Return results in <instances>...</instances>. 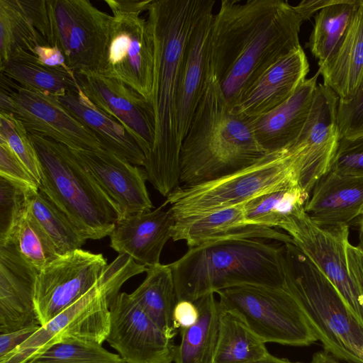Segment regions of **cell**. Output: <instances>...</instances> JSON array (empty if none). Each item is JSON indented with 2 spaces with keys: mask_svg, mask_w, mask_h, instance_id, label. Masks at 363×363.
<instances>
[{
  "mask_svg": "<svg viewBox=\"0 0 363 363\" xmlns=\"http://www.w3.org/2000/svg\"><path fill=\"white\" fill-rule=\"evenodd\" d=\"M304 21L282 0H222L213 16L210 71L234 107L273 63L301 48Z\"/></svg>",
  "mask_w": 363,
  "mask_h": 363,
  "instance_id": "6da1fadb",
  "label": "cell"
},
{
  "mask_svg": "<svg viewBox=\"0 0 363 363\" xmlns=\"http://www.w3.org/2000/svg\"><path fill=\"white\" fill-rule=\"evenodd\" d=\"M214 4L213 0H152L147 10L155 41V140L143 167L147 181L163 196L180 186L177 97L186 45L199 18Z\"/></svg>",
  "mask_w": 363,
  "mask_h": 363,
  "instance_id": "7a4b0ae2",
  "label": "cell"
},
{
  "mask_svg": "<svg viewBox=\"0 0 363 363\" xmlns=\"http://www.w3.org/2000/svg\"><path fill=\"white\" fill-rule=\"evenodd\" d=\"M267 154L255 138L247 118L229 105L210 71L182 144L180 186H192L234 173Z\"/></svg>",
  "mask_w": 363,
  "mask_h": 363,
  "instance_id": "3957f363",
  "label": "cell"
},
{
  "mask_svg": "<svg viewBox=\"0 0 363 363\" xmlns=\"http://www.w3.org/2000/svg\"><path fill=\"white\" fill-rule=\"evenodd\" d=\"M259 239L228 240L189 248L169 267L177 301L201 297L243 285L281 287L282 242Z\"/></svg>",
  "mask_w": 363,
  "mask_h": 363,
  "instance_id": "277c9868",
  "label": "cell"
},
{
  "mask_svg": "<svg viewBox=\"0 0 363 363\" xmlns=\"http://www.w3.org/2000/svg\"><path fill=\"white\" fill-rule=\"evenodd\" d=\"M284 286L297 301L324 350L338 360L363 363V327L330 280L294 244L282 243Z\"/></svg>",
  "mask_w": 363,
  "mask_h": 363,
  "instance_id": "5b68a950",
  "label": "cell"
},
{
  "mask_svg": "<svg viewBox=\"0 0 363 363\" xmlns=\"http://www.w3.org/2000/svg\"><path fill=\"white\" fill-rule=\"evenodd\" d=\"M28 134L40 164L39 190L85 240L110 235L117 213L72 150L48 137Z\"/></svg>",
  "mask_w": 363,
  "mask_h": 363,
  "instance_id": "8992f818",
  "label": "cell"
},
{
  "mask_svg": "<svg viewBox=\"0 0 363 363\" xmlns=\"http://www.w3.org/2000/svg\"><path fill=\"white\" fill-rule=\"evenodd\" d=\"M296 157L288 147L214 180L179 186L164 202L175 220L240 206L259 195L298 184Z\"/></svg>",
  "mask_w": 363,
  "mask_h": 363,
  "instance_id": "52a82bcc",
  "label": "cell"
},
{
  "mask_svg": "<svg viewBox=\"0 0 363 363\" xmlns=\"http://www.w3.org/2000/svg\"><path fill=\"white\" fill-rule=\"evenodd\" d=\"M128 280L126 267L121 257L106 266L97 283L86 294L33 333L0 363H31L53 345L77 341H106L109 306Z\"/></svg>",
  "mask_w": 363,
  "mask_h": 363,
  "instance_id": "ba28073f",
  "label": "cell"
},
{
  "mask_svg": "<svg viewBox=\"0 0 363 363\" xmlns=\"http://www.w3.org/2000/svg\"><path fill=\"white\" fill-rule=\"evenodd\" d=\"M216 294L220 308L238 313L264 343L303 347L318 340L303 309L284 285H243Z\"/></svg>",
  "mask_w": 363,
  "mask_h": 363,
  "instance_id": "9c48e42d",
  "label": "cell"
},
{
  "mask_svg": "<svg viewBox=\"0 0 363 363\" xmlns=\"http://www.w3.org/2000/svg\"><path fill=\"white\" fill-rule=\"evenodd\" d=\"M112 12L106 65L101 74L118 79L151 102L155 41L140 13L152 0H105Z\"/></svg>",
  "mask_w": 363,
  "mask_h": 363,
  "instance_id": "30bf717a",
  "label": "cell"
},
{
  "mask_svg": "<svg viewBox=\"0 0 363 363\" xmlns=\"http://www.w3.org/2000/svg\"><path fill=\"white\" fill-rule=\"evenodd\" d=\"M56 45L74 73H102L112 16L88 0H48Z\"/></svg>",
  "mask_w": 363,
  "mask_h": 363,
  "instance_id": "8fae6325",
  "label": "cell"
},
{
  "mask_svg": "<svg viewBox=\"0 0 363 363\" xmlns=\"http://www.w3.org/2000/svg\"><path fill=\"white\" fill-rule=\"evenodd\" d=\"M0 109L13 115L29 133L48 137L72 150L102 148L96 135L57 96L23 87L1 73Z\"/></svg>",
  "mask_w": 363,
  "mask_h": 363,
  "instance_id": "7c38bea8",
  "label": "cell"
},
{
  "mask_svg": "<svg viewBox=\"0 0 363 363\" xmlns=\"http://www.w3.org/2000/svg\"><path fill=\"white\" fill-rule=\"evenodd\" d=\"M282 230L334 284L352 316L363 327V296L347 267L349 225H317L304 209L294 215Z\"/></svg>",
  "mask_w": 363,
  "mask_h": 363,
  "instance_id": "4fadbf2b",
  "label": "cell"
},
{
  "mask_svg": "<svg viewBox=\"0 0 363 363\" xmlns=\"http://www.w3.org/2000/svg\"><path fill=\"white\" fill-rule=\"evenodd\" d=\"M107 265L101 254L79 249L60 256L38 272L34 302L40 325L91 289Z\"/></svg>",
  "mask_w": 363,
  "mask_h": 363,
  "instance_id": "5bb4252c",
  "label": "cell"
},
{
  "mask_svg": "<svg viewBox=\"0 0 363 363\" xmlns=\"http://www.w3.org/2000/svg\"><path fill=\"white\" fill-rule=\"evenodd\" d=\"M338 100L330 89L318 84L303 128L289 147L296 157L298 184L309 194L318 179L330 170L338 147Z\"/></svg>",
  "mask_w": 363,
  "mask_h": 363,
  "instance_id": "9a60e30c",
  "label": "cell"
},
{
  "mask_svg": "<svg viewBox=\"0 0 363 363\" xmlns=\"http://www.w3.org/2000/svg\"><path fill=\"white\" fill-rule=\"evenodd\" d=\"M106 341L126 363H172L176 345L130 294L119 293L109 306Z\"/></svg>",
  "mask_w": 363,
  "mask_h": 363,
  "instance_id": "2e32d148",
  "label": "cell"
},
{
  "mask_svg": "<svg viewBox=\"0 0 363 363\" xmlns=\"http://www.w3.org/2000/svg\"><path fill=\"white\" fill-rule=\"evenodd\" d=\"M74 75L86 98L124 126L146 157L155 140V116L152 103L125 83L101 73L78 72Z\"/></svg>",
  "mask_w": 363,
  "mask_h": 363,
  "instance_id": "e0dca14e",
  "label": "cell"
},
{
  "mask_svg": "<svg viewBox=\"0 0 363 363\" xmlns=\"http://www.w3.org/2000/svg\"><path fill=\"white\" fill-rule=\"evenodd\" d=\"M72 151L111 203L118 220L152 210L144 169L103 148Z\"/></svg>",
  "mask_w": 363,
  "mask_h": 363,
  "instance_id": "ac0fdd59",
  "label": "cell"
},
{
  "mask_svg": "<svg viewBox=\"0 0 363 363\" xmlns=\"http://www.w3.org/2000/svg\"><path fill=\"white\" fill-rule=\"evenodd\" d=\"M174 241L184 240L189 248L217 241L259 239L294 243L286 233L248 223L243 204L175 220L171 230Z\"/></svg>",
  "mask_w": 363,
  "mask_h": 363,
  "instance_id": "d6986e66",
  "label": "cell"
},
{
  "mask_svg": "<svg viewBox=\"0 0 363 363\" xmlns=\"http://www.w3.org/2000/svg\"><path fill=\"white\" fill-rule=\"evenodd\" d=\"M53 45L48 0H0V66L18 52Z\"/></svg>",
  "mask_w": 363,
  "mask_h": 363,
  "instance_id": "ffe728a7",
  "label": "cell"
},
{
  "mask_svg": "<svg viewBox=\"0 0 363 363\" xmlns=\"http://www.w3.org/2000/svg\"><path fill=\"white\" fill-rule=\"evenodd\" d=\"M38 272L12 241L0 244V333L39 323L34 302Z\"/></svg>",
  "mask_w": 363,
  "mask_h": 363,
  "instance_id": "44dd1931",
  "label": "cell"
},
{
  "mask_svg": "<svg viewBox=\"0 0 363 363\" xmlns=\"http://www.w3.org/2000/svg\"><path fill=\"white\" fill-rule=\"evenodd\" d=\"M213 7H210L196 23L184 51L177 97V132L182 143L203 96L209 75Z\"/></svg>",
  "mask_w": 363,
  "mask_h": 363,
  "instance_id": "7402d4cb",
  "label": "cell"
},
{
  "mask_svg": "<svg viewBox=\"0 0 363 363\" xmlns=\"http://www.w3.org/2000/svg\"><path fill=\"white\" fill-rule=\"evenodd\" d=\"M309 64L301 47L269 66L233 107L245 118L260 116L287 100L306 79Z\"/></svg>",
  "mask_w": 363,
  "mask_h": 363,
  "instance_id": "603a6c76",
  "label": "cell"
},
{
  "mask_svg": "<svg viewBox=\"0 0 363 363\" xmlns=\"http://www.w3.org/2000/svg\"><path fill=\"white\" fill-rule=\"evenodd\" d=\"M164 203L150 211L118 220L110 234L111 247L147 268L160 264L166 242L172 238L173 213Z\"/></svg>",
  "mask_w": 363,
  "mask_h": 363,
  "instance_id": "cb8c5ba5",
  "label": "cell"
},
{
  "mask_svg": "<svg viewBox=\"0 0 363 363\" xmlns=\"http://www.w3.org/2000/svg\"><path fill=\"white\" fill-rule=\"evenodd\" d=\"M319 74L318 70L272 111L247 118L255 138L267 153L286 149L298 138L310 112Z\"/></svg>",
  "mask_w": 363,
  "mask_h": 363,
  "instance_id": "d4e9b609",
  "label": "cell"
},
{
  "mask_svg": "<svg viewBox=\"0 0 363 363\" xmlns=\"http://www.w3.org/2000/svg\"><path fill=\"white\" fill-rule=\"evenodd\" d=\"M305 211L319 225H349L363 215V178L329 170L313 186Z\"/></svg>",
  "mask_w": 363,
  "mask_h": 363,
  "instance_id": "484cf974",
  "label": "cell"
},
{
  "mask_svg": "<svg viewBox=\"0 0 363 363\" xmlns=\"http://www.w3.org/2000/svg\"><path fill=\"white\" fill-rule=\"evenodd\" d=\"M318 72L340 100L351 99L363 84V0L340 45Z\"/></svg>",
  "mask_w": 363,
  "mask_h": 363,
  "instance_id": "4316f807",
  "label": "cell"
},
{
  "mask_svg": "<svg viewBox=\"0 0 363 363\" xmlns=\"http://www.w3.org/2000/svg\"><path fill=\"white\" fill-rule=\"evenodd\" d=\"M57 99L96 135L103 149L134 165L144 166L145 154L134 137L118 121L95 106L81 89Z\"/></svg>",
  "mask_w": 363,
  "mask_h": 363,
  "instance_id": "83f0119b",
  "label": "cell"
},
{
  "mask_svg": "<svg viewBox=\"0 0 363 363\" xmlns=\"http://www.w3.org/2000/svg\"><path fill=\"white\" fill-rule=\"evenodd\" d=\"M199 318L191 327L181 329V342L176 345L174 363H213L219 332L220 304L213 293L195 302Z\"/></svg>",
  "mask_w": 363,
  "mask_h": 363,
  "instance_id": "f1b7e54d",
  "label": "cell"
},
{
  "mask_svg": "<svg viewBox=\"0 0 363 363\" xmlns=\"http://www.w3.org/2000/svg\"><path fill=\"white\" fill-rule=\"evenodd\" d=\"M143 283L131 294L157 327L170 339L177 334L173 313L177 303L175 286L169 264L148 267Z\"/></svg>",
  "mask_w": 363,
  "mask_h": 363,
  "instance_id": "f546056e",
  "label": "cell"
},
{
  "mask_svg": "<svg viewBox=\"0 0 363 363\" xmlns=\"http://www.w3.org/2000/svg\"><path fill=\"white\" fill-rule=\"evenodd\" d=\"M0 71L23 87L57 97L80 89L74 72L47 67L27 52L13 55Z\"/></svg>",
  "mask_w": 363,
  "mask_h": 363,
  "instance_id": "4dcf8cb0",
  "label": "cell"
},
{
  "mask_svg": "<svg viewBox=\"0 0 363 363\" xmlns=\"http://www.w3.org/2000/svg\"><path fill=\"white\" fill-rule=\"evenodd\" d=\"M265 344L238 313L220 308L218 337L213 363L259 361L270 354Z\"/></svg>",
  "mask_w": 363,
  "mask_h": 363,
  "instance_id": "1f68e13d",
  "label": "cell"
},
{
  "mask_svg": "<svg viewBox=\"0 0 363 363\" xmlns=\"http://www.w3.org/2000/svg\"><path fill=\"white\" fill-rule=\"evenodd\" d=\"M360 3L361 0H334L315 14L306 47L318 60L319 67L340 45Z\"/></svg>",
  "mask_w": 363,
  "mask_h": 363,
  "instance_id": "d6a6232c",
  "label": "cell"
},
{
  "mask_svg": "<svg viewBox=\"0 0 363 363\" xmlns=\"http://www.w3.org/2000/svg\"><path fill=\"white\" fill-rule=\"evenodd\" d=\"M310 194L298 184L264 194L243 204L248 223L282 229L295 214L305 209Z\"/></svg>",
  "mask_w": 363,
  "mask_h": 363,
  "instance_id": "836d02e7",
  "label": "cell"
},
{
  "mask_svg": "<svg viewBox=\"0 0 363 363\" xmlns=\"http://www.w3.org/2000/svg\"><path fill=\"white\" fill-rule=\"evenodd\" d=\"M27 195L29 211L48 235L59 255L81 249L86 240L78 234L66 215L39 189H28Z\"/></svg>",
  "mask_w": 363,
  "mask_h": 363,
  "instance_id": "e575fe53",
  "label": "cell"
},
{
  "mask_svg": "<svg viewBox=\"0 0 363 363\" xmlns=\"http://www.w3.org/2000/svg\"><path fill=\"white\" fill-rule=\"evenodd\" d=\"M9 240L21 256L38 272L60 257L52 241L29 209Z\"/></svg>",
  "mask_w": 363,
  "mask_h": 363,
  "instance_id": "d590c367",
  "label": "cell"
},
{
  "mask_svg": "<svg viewBox=\"0 0 363 363\" xmlns=\"http://www.w3.org/2000/svg\"><path fill=\"white\" fill-rule=\"evenodd\" d=\"M31 363H126L118 354L94 342L58 343L48 347Z\"/></svg>",
  "mask_w": 363,
  "mask_h": 363,
  "instance_id": "8d00e7d4",
  "label": "cell"
},
{
  "mask_svg": "<svg viewBox=\"0 0 363 363\" xmlns=\"http://www.w3.org/2000/svg\"><path fill=\"white\" fill-rule=\"evenodd\" d=\"M28 190L0 177V244L11 238L28 213Z\"/></svg>",
  "mask_w": 363,
  "mask_h": 363,
  "instance_id": "74e56055",
  "label": "cell"
},
{
  "mask_svg": "<svg viewBox=\"0 0 363 363\" xmlns=\"http://www.w3.org/2000/svg\"><path fill=\"white\" fill-rule=\"evenodd\" d=\"M0 140L5 141L40 186L41 168L28 132L13 115L0 111Z\"/></svg>",
  "mask_w": 363,
  "mask_h": 363,
  "instance_id": "f35d334b",
  "label": "cell"
},
{
  "mask_svg": "<svg viewBox=\"0 0 363 363\" xmlns=\"http://www.w3.org/2000/svg\"><path fill=\"white\" fill-rule=\"evenodd\" d=\"M337 122L340 138L363 137V84L350 100H338Z\"/></svg>",
  "mask_w": 363,
  "mask_h": 363,
  "instance_id": "ab89813d",
  "label": "cell"
},
{
  "mask_svg": "<svg viewBox=\"0 0 363 363\" xmlns=\"http://www.w3.org/2000/svg\"><path fill=\"white\" fill-rule=\"evenodd\" d=\"M330 170L363 178V137L354 139L340 138Z\"/></svg>",
  "mask_w": 363,
  "mask_h": 363,
  "instance_id": "60d3db41",
  "label": "cell"
},
{
  "mask_svg": "<svg viewBox=\"0 0 363 363\" xmlns=\"http://www.w3.org/2000/svg\"><path fill=\"white\" fill-rule=\"evenodd\" d=\"M0 177L28 189H38L39 184L9 145L0 140Z\"/></svg>",
  "mask_w": 363,
  "mask_h": 363,
  "instance_id": "b9f144b4",
  "label": "cell"
},
{
  "mask_svg": "<svg viewBox=\"0 0 363 363\" xmlns=\"http://www.w3.org/2000/svg\"><path fill=\"white\" fill-rule=\"evenodd\" d=\"M40 326L39 323H33L18 330L0 333V358L7 355L23 344Z\"/></svg>",
  "mask_w": 363,
  "mask_h": 363,
  "instance_id": "7bdbcfd3",
  "label": "cell"
},
{
  "mask_svg": "<svg viewBox=\"0 0 363 363\" xmlns=\"http://www.w3.org/2000/svg\"><path fill=\"white\" fill-rule=\"evenodd\" d=\"M347 261L350 277L363 296V247L353 245L349 242Z\"/></svg>",
  "mask_w": 363,
  "mask_h": 363,
  "instance_id": "ee69618b",
  "label": "cell"
},
{
  "mask_svg": "<svg viewBox=\"0 0 363 363\" xmlns=\"http://www.w3.org/2000/svg\"><path fill=\"white\" fill-rule=\"evenodd\" d=\"M33 55L39 62L47 67L72 72L66 63L62 52L57 45L38 46L34 50Z\"/></svg>",
  "mask_w": 363,
  "mask_h": 363,
  "instance_id": "f6af8a7d",
  "label": "cell"
},
{
  "mask_svg": "<svg viewBox=\"0 0 363 363\" xmlns=\"http://www.w3.org/2000/svg\"><path fill=\"white\" fill-rule=\"evenodd\" d=\"M199 315V310L194 302L185 300L177 301L173 318L177 330L191 327L197 321Z\"/></svg>",
  "mask_w": 363,
  "mask_h": 363,
  "instance_id": "bcb514c9",
  "label": "cell"
},
{
  "mask_svg": "<svg viewBox=\"0 0 363 363\" xmlns=\"http://www.w3.org/2000/svg\"><path fill=\"white\" fill-rule=\"evenodd\" d=\"M333 1L334 0H304L294 6V8L305 21Z\"/></svg>",
  "mask_w": 363,
  "mask_h": 363,
  "instance_id": "7dc6e473",
  "label": "cell"
},
{
  "mask_svg": "<svg viewBox=\"0 0 363 363\" xmlns=\"http://www.w3.org/2000/svg\"><path fill=\"white\" fill-rule=\"evenodd\" d=\"M310 363H341L337 359L332 356L328 352L319 351L315 352L312 357Z\"/></svg>",
  "mask_w": 363,
  "mask_h": 363,
  "instance_id": "c3c4849f",
  "label": "cell"
},
{
  "mask_svg": "<svg viewBox=\"0 0 363 363\" xmlns=\"http://www.w3.org/2000/svg\"><path fill=\"white\" fill-rule=\"evenodd\" d=\"M252 363H301V362H292L287 359L279 358L272 355L271 354L267 357L262 359L259 361Z\"/></svg>",
  "mask_w": 363,
  "mask_h": 363,
  "instance_id": "681fc988",
  "label": "cell"
},
{
  "mask_svg": "<svg viewBox=\"0 0 363 363\" xmlns=\"http://www.w3.org/2000/svg\"><path fill=\"white\" fill-rule=\"evenodd\" d=\"M358 234L359 244L358 245L363 247V215L360 216L358 220Z\"/></svg>",
  "mask_w": 363,
  "mask_h": 363,
  "instance_id": "f907efd6",
  "label": "cell"
}]
</instances>
